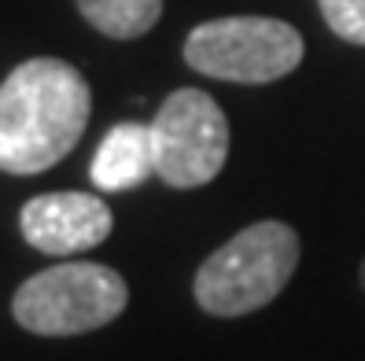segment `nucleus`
Segmentation results:
<instances>
[{"label":"nucleus","instance_id":"5","mask_svg":"<svg viewBox=\"0 0 365 361\" xmlns=\"http://www.w3.org/2000/svg\"><path fill=\"white\" fill-rule=\"evenodd\" d=\"M155 177L170 188H200L222 174L229 159V118L203 89H178L152 122Z\"/></svg>","mask_w":365,"mask_h":361},{"label":"nucleus","instance_id":"9","mask_svg":"<svg viewBox=\"0 0 365 361\" xmlns=\"http://www.w3.org/2000/svg\"><path fill=\"white\" fill-rule=\"evenodd\" d=\"M329 30L347 41V45H365V0H317Z\"/></svg>","mask_w":365,"mask_h":361},{"label":"nucleus","instance_id":"7","mask_svg":"<svg viewBox=\"0 0 365 361\" xmlns=\"http://www.w3.org/2000/svg\"><path fill=\"white\" fill-rule=\"evenodd\" d=\"M155 174V133L152 125L122 122L107 133L93 155L89 177L103 192H125Z\"/></svg>","mask_w":365,"mask_h":361},{"label":"nucleus","instance_id":"10","mask_svg":"<svg viewBox=\"0 0 365 361\" xmlns=\"http://www.w3.org/2000/svg\"><path fill=\"white\" fill-rule=\"evenodd\" d=\"M361 288H365V262H361Z\"/></svg>","mask_w":365,"mask_h":361},{"label":"nucleus","instance_id":"6","mask_svg":"<svg viewBox=\"0 0 365 361\" xmlns=\"http://www.w3.org/2000/svg\"><path fill=\"white\" fill-rule=\"evenodd\" d=\"M19 225L30 247L63 258L111 236V210L100 196L89 192H45L23 206Z\"/></svg>","mask_w":365,"mask_h":361},{"label":"nucleus","instance_id":"2","mask_svg":"<svg viewBox=\"0 0 365 361\" xmlns=\"http://www.w3.org/2000/svg\"><path fill=\"white\" fill-rule=\"evenodd\" d=\"M299 232L284 221H255L222 244L196 273V303L214 317H244L269 306L299 266Z\"/></svg>","mask_w":365,"mask_h":361},{"label":"nucleus","instance_id":"1","mask_svg":"<svg viewBox=\"0 0 365 361\" xmlns=\"http://www.w3.org/2000/svg\"><path fill=\"white\" fill-rule=\"evenodd\" d=\"M93 115L89 81L52 56L26 59L0 85V169L30 177L74 152Z\"/></svg>","mask_w":365,"mask_h":361},{"label":"nucleus","instance_id":"8","mask_svg":"<svg viewBox=\"0 0 365 361\" xmlns=\"http://www.w3.org/2000/svg\"><path fill=\"white\" fill-rule=\"evenodd\" d=\"M85 23L115 41H137L152 33L163 15V0H78Z\"/></svg>","mask_w":365,"mask_h":361},{"label":"nucleus","instance_id":"4","mask_svg":"<svg viewBox=\"0 0 365 361\" xmlns=\"http://www.w3.org/2000/svg\"><path fill=\"white\" fill-rule=\"evenodd\" d=\"M130 303V288L111 266L63 262L41 269L11 299L15 321L34 335H81L111 325Z\"/></svg>","mask_w":365,"mask_h":361},{"label":"nucleus","instance_id":"3","mask_svg":"<svg viewBox=\"0 0 365 361\" xmlns=\"http://www.w3.org/2000/svg\"><path fill=\"white\" fill-rule=\"evenodd\" d=\"M303 37L284 19L266 15H229L200 23L185 41V63L196 74L236 81V85H269L288 78L303 63Z\"/></svg>","mask_w":365,"mask_h":361}]
</instances>
